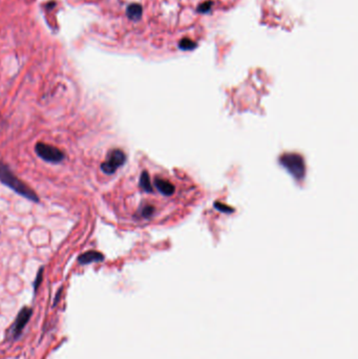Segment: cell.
<instances>
[{
	"instance_id": "cell-1",
	"label": "cell",
	"mask_w": 358,
	"mask_h": 359,
	"mask_svg": "<svg viewBox=\"0 0 358 359\" xmlns=\"http://www.w3.org/2000/svg\"><path fill=\"white\" fill-rule=\"evenodd\" d=\"M136 186L141 200L131 219L143 225L167 227L180 223L203 198L201 187L189 175L162 166H144Z\"/></svg>"
},
{
	"instance_id": "cell-2",
	"label": "cell",
	"mask_w": 358,
	"mask_h": 359,
	"mask_svg": "<svg viewBox=\"0 0 358 359\" xmlns=\"http://www.w3.org/2000/svg\"><path fill=\"white\" fill-rule=\"evenodd\" d=\"M0 182H1L3 185L11 188L13 191L22 195L23 198L28 199L32 202H36V203L39 202V197H38V194L33 190V189H32L29 185L25 184L23 181L17 178L9 168V166H6L2 162H0Z\"/></svg>"
},
{
	"instance_id": "cell-3",
	"label": "cell",
	"mask_w": 358,
	"mask_h": 359,
	"mask_svg": "<svg viewBox=\"0 0 358 359\" xmlns=\"http://www.w3.org/2000/svg\"><path fill=\"white\" fill-rule=\"evenodd\" d=\"M126 162V155L122 149L114 148L107 155L106 160L101 164V170L105 174H114L117 169L124 165Z\"/></svg>"
},
{
	"instance_id": "cell-4",
	"label": "cell",
	"mask_w": 358,
	"mask_h": 359,
	"mask_svg": "<svg viewBox=\"0 0 358 359\" xmlns=\"http://www.w3.org/2000/svg\"><path fill=\"white\" fill-rule=\"evenodd\" d=\"M35 151L38 156H40L42 160L49 163H61L65 157L62 150L53 146V145H49L46 143H37L35 146Z\"/></svg>"
},
{
	"instance_id": "cell-5",
	"label": "cell",
	"mask_w": 358,
	"mask_h": 359,
	"mask_svg": "<svg viewBox=\"0 0 358 359\" xmlns=\"http://www.w3.org/2000/svg\"><path fill=\"white\" fill-rule=\"evenodd\" d=\"M32 315H33V310L31 308L24 307L22 308L20 312L18 313L16 316V319L13 323L11 329L9 331V337L12 340H16L22 334L24 328L27 327L28 323L30 321Z\"/></svg>"
},
{
	"instance_id": "cell-6",
	"label": "cell",
	"mask_w": 358,
	"mask_h": 359,
	"mask_svg": "<svg viewBox=\"0 0 358 359\" xmlns=\"http://www.w3.org/2000/svg\"><path fill=\"white\" fill-rule=\"evenodd\" d=\"M104 261V255L101 253V252L91 250L87 251L85 253H82L78 257V263L80 265H88L92 263H98Z\"/></svg>"
},
{
	"instance_id": "cell-7",
	"label": "cell",
	"mask_w": 358,
	"mask_h": 359,
	"mask_svg": "<svg viewBox=\"0 0 358 359\" xmlns=\"http://www.w3.org/2000/svg\"><path fill=\"white\" fill-rule=\"evenodd\" d=\"M143 14V8L139 3H131L126 9V15L132 21H139Z\"/></svg>"
},
{
	"instance_id": "cell-8",
	"label": "cell",
	"mask_w": 358,
	"mask_h": 359,
	"mask_svg": "<svg viewBox=\"0 0 358 359\" xmlns=\"http://www.w3.org/2000/svg\"><path fill=\"white\" fill-rule=\"evenodd\" d=\"M196 47L197 44L195 41L188 39V38H183V39L179 42V48L182 50H193Z\"/></svg>"
},
{
	"instance_id": "cell-9",
	"label": "cell",
	"mask_w": 358,
	"mask_h": 359,
	"mask_svg": "<svg viewBox=\"0 0 358 359\" xmlns=\"http://www.w3.org/2000/svg\"><path fill=\"white\" fill-rule=\"evenodd\" d=\"M42 280H43V268H40L39 271H38L37 276H36L35 281H34V291L35 292L37 291L38 288H39V286L41 285Z\"/></svg>"
},
{
	"instance_id": "cell-10",
	"label": "cell",
	"mask_w": 358,
	"mask_h": 359,
	"mask_svg": "<svg viewBox=\"0 0 358 359\" xmlns=\"http://www.w3.org/2000/svg\"><path fill=\"white\" fill-rule=\"evenodd\" d=\"M212 1H205V2H203L202 4L199 5V8H197V12L202 13V14H206L207 12L212 10Z\"/></svg>"
}]
</instances>
